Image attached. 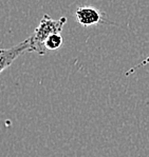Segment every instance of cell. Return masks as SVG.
Returning a JSON list of instances; mask_svg holds the SVG:
<instances>
[{"label":"cell","instance_id":"1","mask_svg":"<svg viewBox=\"0 0 149 157\" xmlns=\"http://www.w3.org/2000/svg\"><path fill=\"white\" fill-rule=\"evenodd\" d=\"M67 22L66 17L54 20L48 14H45L39 25L35 29L34 34L31 36V48L29 52H35L38 55H45L47 52L45 41L53 34H61L64 25Z\"/></svg>","mask_w":149,"mask_h":157},{"label":"cell","instance_id":"4","mask_svg":"<svg viewBox=\"0 0 149 157\" xmlns=\"http://www.w3.org/2000/svg\"><path fill=\"white\" fill-rule=\"evenodd\" d=\"M62 41L64 40H62L61 34H53V35H51L48 38L47 41H45V48H47V50L55 51L61 47Z\"/></svg>","mask_w":149,"mask_h":157},{"label":"cell","instance_id":"3","mask_svg":"<svg viewBox=\"0 0 149 157\" xmlns=\"http://www.w3.org/2000/svg\"><path fill=\"white\" fill-rule=\"evenodd\" d=\"M75 17L83 26L96 25L103 20V14L93 6H79L75 12Z\"/></svg>","mask_w":149,"mask_h":157},{"label":"cell","instance_id":"5","mask_svg":"<svg viewBox=\"0 0 149 157\" xmlns=\"http://www.w3.org/2000/svg\"><path fill=\"white\" fill-rule=\"evenodd\" d=\"M147 63H149V57L147 58V59H145V60H143V61L141 62V63H139L138 66L136 67H132V69L130 70V71H128L126 73V76H129V75H130L131 73H133L134 71H135V70H138V69H140V67H144V66H146V64Z\"/></svg>","mask_w":149,"mask_h":157},{"label":"cell","instance_id":"2","mask_svg":"<svg viewBox=\"0 0 149 157\" xmlns=\"http://www.w3.org/2000/svg\"><path fill=\"white\" fill-rule=\"evenodd\" d=\"M31 48V37L23 40L19 44L12 47L10 49H1L0 50V73L4 71L6 67H11L12 63L16 59L21 56L25 51H30Z\"/></svg>","mask_w":149,"mask_h":157}]
</instances>
